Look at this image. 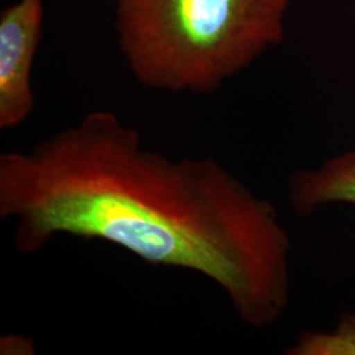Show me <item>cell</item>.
I'll return each mask as SVG.
<instances>
[{
    "instance_id": "cell-4",
    "label": "cell",
    "mask_w": 355,
    "mask_h": 355,
    "mask_svg": "<svg viewBox=\"0 0 355 355\" xmlns=\"http://www.w3.org/2000/svg\"><path fill=\"white\" fill-rule=\"evenodd\" d=\"M288 199L300 217L328 204L355 205V146L318 167L295 171L288 180Z\"/></svg>"
},
{
    "instance_id": "cell-5",
    "label": "cell",
    "mask_w": 355,
    "mask_h": 355,
    "mask_svg": "<svg viewBox=\"0 0 355 355\" xmlns=\"http://www.w3.org/2000/svg\"><path fill=\"white\" fill-rule=\"evenodd\" d=\"M288 355H355V316L343 315L334 329L303 331Z\"/></svg>"
},
{
    "instance_id": "cell-2",
    "label": "cell",
    "mask_w": 355,
    "mask_h": 355,
    "mask_svg": "<svg viewBox=\"0 0 355 355\" xmlns=\"http://www.w3.org/2000/svg\"><path fill=\"white\" fill-rule=\"evenodd\" d=\"M291 0H117L120 48L144 87L208 94L284 37Z\"/></svg>"
},
{
    "instance_id": "cell-1",
    "label": "cell",
    "mask_w": 355,
    "mask_h": 355,
    "mask_svg": "<svg viewBox=\"0 0 355 355\" xmlns=\"http://www.w3.org/2000/svg\"><path fill=\"white\" fill-rule=\"evenodd\" d=\"M0 217L16 224L20 253L66 234L196 272L255 329L278 322L290 304L291 240L274 205L216 159L145 148L112 112L3 153Z\"/></svg>"
},
{
    "instance_id": "cell-6",
    "label": "cell",
    "mask_w": 355,
    "mask_h": 355,
    "mask_svg": "<svg viewBox=\"0 0 355 355\" xmlns=\"http://www.w3.org/2000/svg\"><path fill=\"white\" fill-rule=\"evenodd\" d=\"M1 354H35V345L32 340L21 336H7L0 340Z\"/></svg>"
},
{
    "instance_id": "cell-3",
    "label": "cell",
    "mask_w": 355,
    "mask_h": 355,
    "mask_svg": "<svg viewBox=\"0 0 355 355\" xmlns=\"http://www.w3.org/2000/svg\"><path fill=\"white\" fill-rule=\"evenodd\" d=\"M44 0H19L0 13V128L21 125L35 108L31 70L37 53Z\"/></svg>"
}]
</instances>
